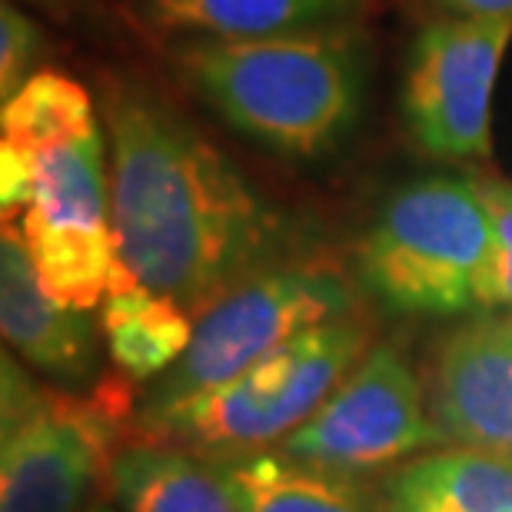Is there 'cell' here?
Listing matches in <instances>:
<instances>
[{
    "label": "cell",
    "mask_w": 512,
    "mask_h": 512,
    "mask_svg": "<svg viewBox=\"0 0 512 512\" xmlns=\"http://www.w3.org/2000/svg\"><path fill=\"white\" fill-rule=\"evenodd\" d=\"M356 293L343 270L320 260L273 263L247 276L193 320L187 353L153 380L143 409H160L237 380L313 326L353 316Z\"/></svg>",
    "instance_id": "6"
},
{
    "label": "cell",
    "mask_w": 512,
    "mask_h": 512,
    "mask_svg": "<svg viewBox=\"0 0 512 512\" xmlns=\"http://www.w3.org/2000/svg\"><path fill=\"white\" fill-rule=\"evenodd\" d=\"M356 273L393 313H496V237L476 173H429L389 193L360 243Z\"/></svg>",
    "instance_id": "3"
},
{
    "label": "cell",
    "mask_w": 512,
    "mask_h": 512,
    "mask_svg": "<svg viewBox=\"0 0 512 512\" xmlns=\"http://www.w3.org/2000/svg\"><path fill=\"white\" fill-rule=\"evenodd\" d=\"M130 389L104 380L90 396L37 386L4 353L0 512H80L114 459Z\"/></svg>",
    "instance_id": "5"
},
{
    "label": "cell",
    "mask_w": 512,
    "mask_h": 512,
    "mask_svg": "<svg viewBox=\"0 0 512 512\" xmlns=\"http://www.w3.org/2000/svg\"><path fill=\"white\" fill-rule=\"evenodd\" d=\"M37 180V150L14 140H0V203H4V223L17 220L34 197Z\"/></svg>",
    "instance_id": "20"
},
{
    "label": "cell",
    "mask_w": 512,
    "mask_h": 512,
    "mask_svg": "<svg viewBox=\"0 0 512 512\" xmlns=\"http://www.w3.org/2000/svg\"><path fill=\"white\" fill-rule=\"evenodd\" d=\"M370 353V326L356 316L313 326L237 380L183 403L143 409L140 439L193 446L213 456H250L286 443Z\"/></svg>",
    "instance_id": "4"
},
{
    "label": "cell",
    "mask_w": 512,
    "mask_h": 512,
    "mask_svg": "<svg viewBox=\"0 0 512 512\" xmlns=\"http://www.w3.org/2000/svg\"><path fill=\"white\" fill-rule=\"evenodd\" d=\"M94 127H100L94 100L74 77L57 70H37L0 110V140L24 143L30 150L84 137Z\"/></svg>",
    "instance_id": "17"
},
{
    "label": "cell",
    "mask_w": 512,
    "mask_h": 512,
    "mask_svg": "<svg viewBox=\"0 0 512 512\" xmlns=\"http://www.w3.org/2000/svg\"><path fill=\"white\" fill-rule=\"evenodd\" d=\"M163 54L190 97L276 157H330L363 117L370 37L360 24L253 40L173 37Z\"/></svg>",
    "instance_id": "2"
},
{
    "label": "cell",
    "mask_w": 512,
    "mask_h": 512,
    "mask_svg": "<svg viewBox=\"0 0 512 512\" xmlns=\"http://www.w3.org/2000/svg\"><path fill=\"white\" fill-rule=\"evenodd\" d=\"M476 183L486 200L489 220H493L499 263V310H512V180L496 177V173H476Z\"/></svg>",
    "instance_id": "19"
},
{
    "label": "cell",
    "mask_w": 512,
    "mask_h": 512,
    "mask_svg": "<svg viewBox=\"0 0 512 512\" xmlns=\"http://www.w3.org/2000/svg\"><path fill=\"white\" fill-rule=\"evenodd\" d=\"M446 443L406 353L376 343L326 396V403L280 443V453L326 473H356Z\"/></svg>",
    "instance_id": "9"
},
{
    "label": "cell",
    "mask_w": 512,
    "mask_h": 512,
    "mask_svg": "<svg viewBox=\"0 0 512 512\" xmlns=\"http://www.w3.org/2000/svg\"><path fill=\"white\" fill-rule=\"evenodd\" d=\"M40 283L60 303L94 310L117 270L107 130L37 150L34 197L17 217Z\"/></svg>",
    "instance_id": "7"
},
{
    "label": "cell",
    "mask_w": 512,
    "mask_h": 512,
    "mask_svg": "<svg viewBox=\"0 0 512 512\" xmlns=\"http://www.w3.org/2000/svg\"><path fill=\"white\" fill-rule=\"evenodd\" d=\"M100 330L107 350L130 380H157L187 353L193 340V313L140 286L117 263L110 290L100 303Z\"/></svg>",
    "instance_id": "14"
},
{
    "label": "cell",
    "mask_w": 512,
    "mask_h": 512,
    "mask_svg": "<svg viewBox=\"0 0 512 512\" xmlns=\"http://www.w3.org/2000/svg\"><path fill=\"white\" fill-rule=\"evenodd\" d=\"M104 483L127 512H243L223 459L173 443L140 439L117 449Z\"/></svg>",
    "instance_id": "12"
},
{
    "label": "cell",
    "mask_w": 512,
    "mask_h": 512,
    "mask_svg": "<svg viewBox=\"0 0 512 512\" xmlns=\"http://www.w3.org/2000/svg\"><path fill=\"white\" fill-rule=\"evenodd\" d=\"M512 24L439 17L409 44L403 70L406 133L426 157L446 163L489 160L493 94Z\"/></svg>",
    "instance_id": "8"
},
{
    "label": "cell",
    "mask_w": 512,
    "mask_h": 512,
    "mask_svg": "<svg viewBox=\"0 0 512 512\" xmlns=\"http://www.w3.org/2000/svg\"><path fill=\"white\" fill-rule=\"evenodd\" d=\"M37 4H40V0H37Z\"/></svg>",
    "instance_id": "23"
},
{
    "label": "cell",
    "mask_w": 512,
    "mask_h": 512,
    "mask_svg": "<svg viewBox=\"0 0 512 512\" xmlns=\"http://www.w3.org/2000/svg\"><path fill=\"white\" fill-rule=\"evenodd\" d=\"M44 54V34L17 4H0V100H10L30 77Z\"/></svg>",
    "instance_id": "18"
},
{
    "label": "cell",
    "mask_w": 512,
    "mask_h": 512,
    "mask_svg": "<svg viewBox=\"0 0 512 512\" xmlns=\"http://www.w3.org/2000/svg\"><path fill=\"white\" fill-rule=\"evenodd\" d=\"M0 326L4 343L34 370L80 383L97 370V326L87 310L60 303L40 283L17 227L0 237Z\"/></svg>",
    "instance_id": "11"
},
{
    "label": "cell",
    "mask_w": 512,
    "mask_h": 512,
    "mask_svg": "<svg viewBox=\"0 0 512 512\" xmlns=\"http://www.w3.org/2000/svg\"><path fill=\"white\" fill-rule=\"evenodd\" d=\"M117 263L200 316L286 253L290 220L167 100L124 77L104 84Z\"/></svg>",
    "instance_id": "1"
},
{
    "label": "cell",
    "mask_w": 512,
    "mask_h": 512,
    "mask_svg": "<svg viewBox=\"0 0 512 512\" xmlns=\"http://www.w3.org/2000/svg\"><path fill=\"white\" fill-rule=\"evenodd\" d=\"M84 512H114L110 506H90V509H84Z\"/></svg>",
    "instance_id": "22"
},
{
    "label": "cell",
    "mask_w": 512,
    "mask_h": 512,
    "mask_svg": "<svg viewBox=\"0 0 512 512\" xmlns=\"http://www.w3.org/2000/svg\"><path fill=\"white\" fill-rule=\"evenodd\" d=\"M376 0H143L150 27L170 37L253 40L360 24Z\"/></svg>",
    "instance_id": "13"
},
{
    "label": "cell",
    "mask_w": 512,
    "mask_h": 512,
    "mask_svg": "<svg viewBox=\"0 0 512 512\" xmlns=\"http://www.w3.org/2000/svg\"><path fill=\"white\" fill-rule=\"evenodd\" d=\"M429 413L446 443L512 456V310L469 316L446 336Z\"/></svg>",
    "instance_id": "10"
},
{
    "label": "cell",
    "mask_w": 512,
    "mask_h": 512,
    "mask_svg": "<svg viewBox=\"0 0 512 512\" xmlns=\"http://www.w3.org/2000/svg\"><path fill=\"white\" fill-rule=\"evenodd\" d=\"M389 512H512V456L456 446L399 469Z\"/></svg>",
    "instance_id": "15"
},
{
    "label": "cell",
    "mask_w": 512,
    "mask_h": 512,
    "mask_svg": "<svg viewBox=\"0 0 512 512\" xmlns=\"http://www.w3.org/2000/svg\"><path fill=\"white\" fill-rule=\"evenodd\" d=\"M443 17L479 20V24H512V0H433Z\"/></svg>",
    "instance_id": "21"
},
{
    "label": "cell",
    "mask_w": 512,
    "mask_h": 512,
    "mask_svg": "<svg viewBox=\"0 0 512 512\" xmlns=\"http://www.w3.org/2000/svg\"><path fill=\"white\" fill-rule=\"evenodd\" d=\"M243 512H363L356 489L340 473L306 466L280 453L223 459Z\"/></svg>",
    "instance_id": "16"
}]
</instances>
